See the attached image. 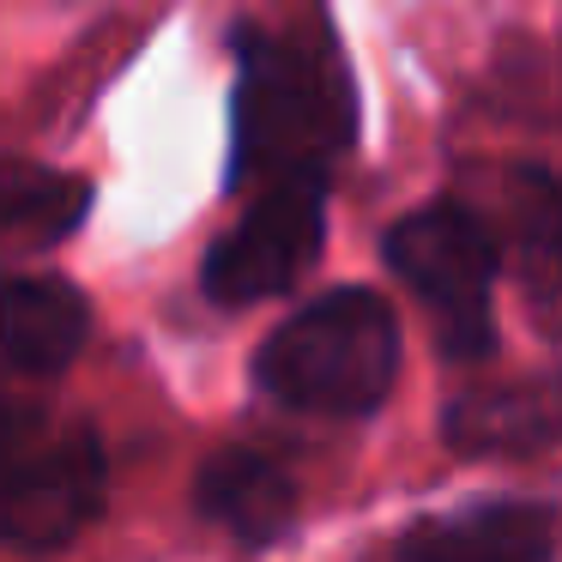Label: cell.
<instances>
[{
    "mask_svg": "<svg viewBox=\"0 0 562 562\" xmlns=\"http://www.w3.org/2000/svg\"><path fill=\"white\" fill-rule=\"evenodd\" d=\"M103 448L91 429L55 436L43 448H19L0 460V544L55 550L86 532L103 508Z\"/></svg>",
    "mask_w": 562,
    "mask_h": 562,
    "instance_id": "5",
    "label": "cell"
},
{
    "mask_svg": "<svg viewBox=\"0 0 562 562\" xmlns=\"http://www.w3.org/2000/svg\"><path fill=\"white\" fill-rule=\"evenodd\" d=\"M91 212V182L37 164H0V243H61Z\"/></svg>",
    "mask_w": 562,
    "mask_h": 562,
    "instance_id": "10",
    "label": "cell"
},
{
    "mask_svg": "<svg viewBox=\"0 0 562 562\" xmlns=\"http://www.w3.org/2000/svg\"><path fill=\"white\" fill-rule=\"evenodd\" d=\"M400 369V321L375 291H327L303 303L255 357V381L291 412H375Z\"/></svg>",
    "mask_w": 562,
    "mask_h": 562,
    "instance_id": "2",
    "label": "cell"
},
{
    "mask_svg": "<svg viewBox=\"0 0 562 562\" xmlns=\"http://www.w3.org/2000/svg\"><path fill=\"white\" fill-rule=\"evenodd\" d=\"M387 267L417 291L453 363H477L496 345V236L465 206H424L387 231Z\"/></svg>",
    "mask_w": 562,
    "mask_h": 562,
    "instance_id": "3",
    "label": "cell"
},
{
    "mask_svg": "<svg viewBox=\"0 0 562 562\" xmlns=\"http://www.w3.org/2000/svg\"><path fill=\"white\" fill-rule=\"evenodd\" d=\"M194 502L206 520H218L224 532H236L243 544H272L284 526L296 520V484L284 465H272L267 453L224 448L200 465Z\"/></svg>",
    "mask_w": 562,
    "mask_h": 562,
    "instance_id": "9",
    "label": "cell"
},
{
    "mask_svg": "<svg viewBox=\"0 0 562 562\" xmlns=\"http://www.w3.org/2000/svg\"><path fill=\"white\" fill-rule=\"evenodd\" d=\"M351 86L333 49L296 37H243V74L231 103V182L327 176L351 146Z\"/></svg>",
    "mask_w": 562,
    "mask_h": 562,
    "instance_id": "1",
    "label": "cell"
},
{
    "mask_svg": "<svg viewBox=\"0 0 562 562\" xmlns=\"http://www.w3.org/2000/svg\"><path fill=\"white\" fill-rule=\"evenodd\" d=\"M508 243L532 291H562V182L544 170H514L502 194Z\"/></svg>",
    "mask_w": 562,
    "mask_h": 562,
    "instance_id": "11",
    "label": "cell"
},
{
    "mask_svg": "<svg viewBox=\"0 0 562 562\" xmlns=\"http://www.w3.org/2000/svg\"><path fill=\"white\" fill-rule=\"evenodd\" d=\"M557 508L550 502H477L460 514L417 520L400 538V562H550Z\"/></svg>",
    "mask_w": 562,
    "mask_h": 562,
    "instance_id": "6",
    "label": "cell"
},
{
    "mask_svg": "<svg viewBox=\"0 0 562 562\" xmlns=\"http://www.w3.org/2000/svg\"><path fill=\"white\" fill-rule=\"evenodd\" d=\"M441 436H448V448L477 453V460H490V453L514 460V453L550 448L562 436V375L460 393L441 412Z\"/></svg>",
    "mask_w": 562,
    "mask_h": 562,
    "instance_id": "7",
    "label": "cell"
},
{
    "mask_svg": "<svg viewBox=\"0 0 562 562\" xmlns=\"http://www.w3.org/2000/svg\"><path fill=\"white\" fill-rule=\"evenodd\" d=\"M327 231V176H279L260 182L255 206L212 243L200 267V291L224 308L279 296L315 267Z\"/></svg>",
    "mask_w": 562,
    "mask_h": 562,
    "instance_id": "4",
    "label": "cell"
},
{
    "mask_svg": "<svg viewBox=\"0 0 562 562\" xmlns=\"http://www.w3.org/2000/svg\"><path fill=\"white\" fill-rule=\"evenodd\" d=\"M91 333V303L55 272H0V351L31 375H61Z\"/></svg>",
    "mask_w": 562,
    "mask_h": 562,
    "instance_id": "8",
    "label": "cell"
}]
</instances>
